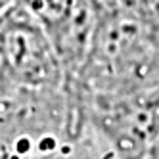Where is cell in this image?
<instances>
[{
    "label": "cell",
    "instance_id": "cell-2",
    "mask_svg": "<svg viewBox=\"0 0 159 159\" xmlns=\"http://www.w3.org/2000/svg\"><path fill=\"white\" fill-rule=\"evenodd\" d=\"M50 33L73 12L79 0H16Z\"/></svg>",
    "mask_w": 159,
    "mask_h": 159
},
{
    "label": "cell",
    "instance_id": "cell-1",
    "mask_svg": "<svg viewBox=\"0 0 159 159\" xmlns=\"http://www.w3.org/2000/svg\"><path fill=\"white\" fill-rule=\"evenodd\" d=\"M0 37L8 79L14 86H65L61 63L46 29L16 0L0 14Z\"/></svg>",
    "mask_w": 159,
    "mask_h": 159
}]
</instances>
